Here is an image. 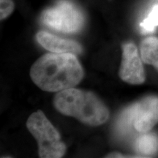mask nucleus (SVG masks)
Masks as SVG:
<instances>
[{"instance_id": "obj_1", "label": "nucleus", "mask_w": 158, "mask_h": 158, "mask_svg": "<svg viewBox=\"0 0 158 158\" xmlns=\"http://www.w3.org/2000/svg\"><path fill=\"white\" fill-rule=\"evenodd\" d=\"M33 82L45 92L74 88L84 77V70L75 54L50 53L43 55L30 70Z\"/></svg>"}, {"instance_id": "obj_2", "label": "nucleus", "mask_w": 158, "mask_h": 158, "mask_svg": "<svg viewBox=\"0 0 158 158\" xmlns=\"http://www.w3.org/2000/svg\"><path fill=\"white\" fill-rule=\"evenodd\" d=\"M54 105L59 113L90 126L104 124L109 117V111L103 102L87 91L74 88L61 91L55 96Z\"/></svg>"}, {"instance_id": "obj_3", "label": "nucleus", "mask_w": 158, "mask_h": 158, "mask_svg": "<svg viewBox=\"0 0 158 158\" xmlns=\"http://www.w3.org/2000/svg\"><path fill=\"white\" fill-rule=\"evenodd\" d=\"M27 127L38 143L39 157L59 158L66 152V146L61 141L59 132L42 110L32 113L27 122Z\"/></svg>"}, {"instance_id": "obj_4", "label": "nucleus", "mask_w": 158, "mask_h": 158, "mask_svg": "<svg viewBox=\"0 0 158 158\" xmlns=\"http://www.w3.org/2000/svg\"><path fill=\"white\" fill-rule=\"evenodd\" d=\"M40 20L43 24L64 33H76L83 28L84 16L81 10L68 0H60L45 10Z\"/></svg>"}, {"instance_id": "obj_5", "label": "nucleus", "mask_w": 158, "mask_h": 158, "mask_svg": "<svg viewBox=\"0 0 158 158\" xmlns=\"http://www.w3.org/2000/svg\"><path fill=\"white\" fill-rule=\"evenodd\" d=\"M119 77L130 84L139 85L145 81V73L138 49L133 43L122 45V59L119 70Z\"/></svg>"}, {"instance_id": "obj_6", "label": "nucleus", "mask_w": 158, "mask_h": 158, "mask_svg": "<svg viewBox=\"0 0 158 158\" xmlns=\"http://www.w3.org/2000/svg\"><path fill=\"white\" fill-rule=\"evenodd\" d=\"M158 122V98L148 97L138 102L134 127L139 133H147Z\"/></svg>"}, {"instance_id": "obj_7", "label": "nucleus", "mask_w": 158, "mask_h": 158, "mask_svg": "<svg viewBox=\"0 0 158 158\" xmlns=\"http://www.w3.org/2000/svg\"><path fill=\"white\" fill-rule=\"evenodd\" d=\"M37 41L43 48L53 53H70L75 55L80 54L82 48L76 41L60 38L44 31H40L36 35Z\"/></svg>"}, {"instance_id": "obj_8", "label": "nucleus", "mask_w": 158, "mask_h": 158, "mask_svg": "<svg viewBox=\"0 0 158 158\" xmlns=\"http://www.w3.org/2000/svg\"><path fill=\"white\" fill-rule=\"evenodd\" d=\"M141 56L144 63L154 67L158 62V37L144 39L141 44Z\"/></svg>"}, {"instance_id": "obj_9", "label": "nucleus", "mask_w": 158, "mask_h": 158, "mask_svg": "<svg viewBox=\"0 0 158 158\" xmlns=\"http://www.w3.org/2000/svg\"><path fill=\"white\" fill-rule=\"evenodd\" d=\"M136 150L140 155L149 157L158 151V138L154 134H145L138 138L135 143Z\"/></svg>"}, {"instance_id": "obj_10", "label": "nucleus", "mask_w": 158, "mask_h": 158, "mask_svg": "<svg viewBox=\"0 0 158 158\" xmlns=\"http://www.w3.org/2000/svg\"><path fill=\"white\" fill-rule=\"evenodd\" d=\"M138 109V102L126 108L118 120L117 127L121 133H127L134 124Z\"/></svg>"}, {"instance_id": "obj_11", "label": "nucleus", "mask_w": 158, "mask_h": 158, "mask_svg": "<svg viewBox=\"0 0 158 158\" xmlns=\"http://www.w3.org/2000/svg\"><path fill=\"white\" fill-rule=\"evenodd\" d=\"M143 33H152L158 27V4L152 7L147 17L140 24Z\"/></svg>"}, {"instance_id": "obj_12", "label": "nucleus", "mask_w": 158, "mask_h": 158, "mask_svg": "<svg viewBox=\"0 0 158 158\" xmlns=\"http://www.w3.org/2000/svg\"><path fill=\"white\" fill-rule=\"evenodd\" d=\"M15 5L12 0H0V19H5L14 10Z\"/></svg>"}, {"instance_id": "obj_13", "label": "nucleus", "mask_w": 158, "mask_h": 158, "mask_svg": "<svg viewBox=\"0 0 158 158\" xmlns=\"http://www.w3.org/2000/svg\"><path fill=\"white\" fill-rule=\"evenodd\" d=\"M106 157H125V156H123L119 153L113 152V153L108 154V156H106Z\"/></svg>"}, {"instance_id": "obj_14", "label": "nucleus", "mask_w": 158, "mask_h": 158, "mask_svg": "<svg viewBox=\"0 0 158 158\" xmlns=\"http://www.w3.org/2000/svg\"><path fill=\"white\" fill-rule=\"evenodd\" d=\"M155 68L156 69H157V70H158V62H157V64H156V65H155Z\"/></svg>"}]
</instances>
